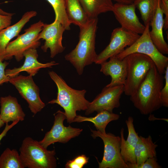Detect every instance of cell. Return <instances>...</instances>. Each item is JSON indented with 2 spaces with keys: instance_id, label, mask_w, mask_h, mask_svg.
Instances as JSON below:
<instances>
[{
  "instance_id": "obj_1",
  "label": "cell",
  "mask_w": 168,
  "mask_h": 168,
  "mask_svg": "<svg viewBox=\"0 0 168 168\" xmlns=\"http://www.w3.org/2000/svg\"><path fill=\"white\" fill-rule=\"evenodd\" d=\"M164 80V76L158 72L154 65L135 93L130 96V100L134 106L142 114H151L162 106L160 92Z\"/></svg>"
},
{
  "instance_id": "obj_2",
  "label": "cell",
  "mask_w": 168,
  "mask_h": 168,
  "mask_svg": "<svg viewBox=\"0 0 168 168\" xmlns=\"http://www.w3.org/2000/svg\"><path fill=\"white\" fill-rule=\"evenodd\" d=\"M98 18L90 19L87 24L80 27L79 41L75 48L65 56L66 60L74 67L79 75L85 67L94 63L97 54L95 40Z\"/></svg>"
},
{
  "instance_id": "obj_3",
  "label": "cell",
  "mask_w": 168,
  "mask_h": 168,
  "mask_svg": "<svg viewBox=\"0 0 168 168\" xmlns=\"http://www.w3.org/2000/svg\"><path fill=\"white\" fill-rule=\"evenodd\" d=\"M48 73L58 89L57 98L49 101L48 103L59 105L64 110L68 123L73 122L77 115V111L86 110L88 108L89 102L85 98L86 90L72 88L61 76L53 71H49Z\"/></svg>"
},
{
  "instance_id": "obj_4",
  "label": "cell",
  "mask_w": 168,
  "mask_h": 168,
  "mask_svg": "<svg viewBox=\"0 0 168 168\" xmlns=\"http://www.w3.org/2000/svg\"><path fill=\"white\" fill-rule=\"evenodd\" d=\"M20 156L24 168H54L57 167L55 150H47L30 137L23 140Z\"/></svg>"
},
{
  "instance_id": "obj_5",
  "label": "cell",
  "mask_w": 168,
  "mask_h": 168,
  "mask_svg": "<svg viewBox=\"0 0 168 168\" xmlns=\"http://www.w3.org/2000/svg\"><path fill=\"white\" fill-rule=\"evenodd\" d=\"M126 58L127 73L124 92L130 96L135 93L150 69L155 64L149 57L141 54H132Z\"/></svg>"
},
{
  "instance_id": "obj_6",
  "label": "cell",
  "mask_w": 168,
  "mask_h": 168,
  "mask_svg": "<svg viewBox=\"0 0 168 168\" xmlns=\"http://www.w3.org/2000/svg\"><path fill=\"white\" fill-rule=\"evenodd\" d=\"M150 26L149 24L146 26L142 35L132 44L115 56L122 59L133 53L145 54L153 60L158 72L163 75L168 66V58L159 51L152 40L149 35Z\"/></svg>"
},
{
  "instance_id": "obj_7",
  "label": "cell",
  "mask_w": 168,
  "mask_h": 168,
  "mask_svg": "<svg viewBox=\"0 0 168 168\" xmlns=\"http://www.w3.org/2000/svg\"><path fill=\"white\" fill-rule=\"evenodd\" d=\"M44 25L41 21L33 24L25 30L24 33L18 35L16 39L10 42L1 58L2 60L10 59L14 56L16 60L19 62L23 58L25 51L38 48L41 44L38 36Z\"/></svg>"
},
{
  "instance_id": "obj_8",
  "label": "cell",
  "mask_w": 168,
  "mask_h": 168,
  "mask_svg": "<svg viewBox=\"0 0 168 168\" xmlns=\"http://www.w3.org/2000/svg\"><path fill=\"white\" fill-rule=\"evenodd\" d=\"M94 138L100 137L104 144L103 156L99 168H127L120 153V137L111 133L91 129Z\"/></svg>"
},
{
  "instance_id": "obj_9",
  "label": "cell",
  "mask_w": 168,
  "mask_h": 168,
  "mask_svg": "<svg viewBox=\"0 0 168 168\" xmlns=\"http://www.w3.org/2000/svg\"><path fill=\"white\" fill-rule=\"evenodd\" d=\"M140 36L121 27L115 28L111 33L109 44L97 54L94 63L100 64L110 58L116 56L123 51L125 47L132 44Z\"/></svg>"
},
{
  "instance_id": "obj_10",
  "label": "cell",
  "mask_w": 168,
  "mask_h": 168,
  "mask_svg": "<svg viewBox=\"0 0 168 168\" xmlns=\"http://www.w3.org/2000/svg\"><path fill=\"white\" fill-rule=\"evenodd\" d=\"M9 82L15 86L22 98L27 101L29 109L34 115L45 107V104L40 96L39 88L32 76L17 75L10 78Z\"/></svg>"
},
{
  "instance_id": "obj_11",
  "label": "cell",
  "mask_w": 168,
  "mask_h": 168,
  "mask_svg": "<svg viewBox=\"0 0 168 168\" xmlns=\"http://www.w3.org/2000/svg\"><path fill=\"white\" fill-rule=\"evenodd\" d=\"M54 115V120L51 129L39 141L40 144L45 148L55 142L66 143L72 138L78 136L82 131V129L73 128L70 125L68 127L64 125L63 121L66 119L64 112L59 110Z\"/></svg>"
},
{
  "instance_id": "obj_12",
  "label": "cell",
  "mask_w": 168,
  "mask_h": 168,
  "mask_svg": "<svg viewBox=\"0 0 168 168\" xmlns=\"http://www.w3.org/2000/svg\"><path fill=\"white\" fill-rule=\"evenodd\" d=\"M124 92V85L105 86L94 100L89 102L85 110V114L88 115L95 111L98 113L105 110L113 112L114 109L120 107V99Z\"/></svg>"
},
{
  "instance_id": "obj_13",
  "label": "cell",
  "mask_w": 168,
  "mask_h": 168,
  "mask_svg": "<svg viewBox=\"0 0 168 168\" xmlns=\"http://www.w3.org/2000/svg\"><path fill=\"white\" fill-rule=\"evenodd\" d=\"M65 30L63 26L55 19L50 24H44L39 35L38 39L45 40L41 49L44 52H46L49 49L51 58H54L64 50L65 48L62 45V41L63 35Z\"/></svg>"
},
{
  "instance_id": "obj_14",
  "label": "cell",
  "mask_w": 168,
  "mask_h": 168,
  "mask_svg": "<svg viewBox=\"0 0 168 168\" xmlns=\"http://www.w3.org/2000/svg\"><path fill=\"white\" fill-rule=\"evenodd\" d=\"M134 4H125L116 2L112 11L115 17L123 29L138 34H142L146 26L139 21L135 12Z\"/></svg>"
},
{
  "instance_id": "obj_15",
  "label": "cell",
  "mask_w": 168,
  "mask_h": 168,
  "mask_svg": "<svg viewBox=\"0 0 168 168\" xmlns=\"http://www.w3.org/2000/svg\"><path fill=\"white\" fill-rule=\"evenodd\" d=\"M23 56L25 57V60L23 65L19 68L6 69L5 74L7 76L12 77L23 71L26 72L29 75L33 76L36 74L41 68H51L52 66L58 64L54 61L45 63L39 62L37 60L38 55L36 49H30L25 51Z\"/></svg>"
},
{
  "instance_id": "obj_16",
  "label": "cell",
  "mask_w": 168,
  "mask_h": 168,
  "mask_svg": "<svg viewBox=\"0 0 168 168\" xmlns=\"http://www.w3.org/2000/svg\"><path fill=\"white\" fill-rule=\"evenodd\" d=\"M108 61L101 63L100 72L106 76L111 77L110 82L106 86L111 87L124 85L127 73V63L126 57L122 59L118 58L116 56L109 58Z\"/></svg>"
},
{
  "instance_id": "obj_17",
  "label": "cell",
  "mask_w": 168,
  "mask_h": 168,
  "mask_svg": "<svg viewBox=\"0 0 168 168\" xmlns=\"http://www.w3.org/2000/svg\"><path fill=\"white\" fill-rule=\"evenodd\" d=\"M133 122V118L131 116H129L125 121L128 132L126 140L124 137V128L120 131V153L126 164L136 163L134 151L139 136L135 131Z\"/></svg>"
},
{
  "instance_id": "obj_18",
  "label": "cell",
  "mask_w": 168,
  "mask_h": 168,
  "mask_svg": "<svg viewBox=\"0 0 168 168\" xmlns=\"http://www.w3.org/2000/svg\"><path fill=\"white\" fill-rule=\"evenodd\" d=\"M0 103V118L5 124L24 120L26 114L16 97L11 96L2 97Z\"/></svg>"
},
{
  "instance_id": "obj_19",
  "label": "cell",
  "mask_w": 168,
  "mask_h": 168,
  "mask_svg": "<svg viewBox=\"0 0 168 168\" xmlns=\"http://www.w3.org/2000/svg\"><path fill=\"white\" fill-rule=\"evenodd\" d=\"M37 14L35 11L27 12L16 23L0 31V59L3 55L7 46L11 40L17 36L25 25Z\"/></svg>"
},
{
  "instance_id": "obj_20",
  "label": "cell",
  "mask_w": 168,
  "mask_h": 168,
  "mask_svg": "<svg viewBox=\"0 0 168 168\" xmlns=\"http://www.w3.org/2000/svg\"><path fill=\"white\" fill-rule=\"evenodd\" d=\"M163 15L159 2L155 14L150 24L152 30L149 31V35L152 40L159 51L163 54H168V45L163 35Z\"/></svg>"
},
{
  "instance_id": "obj_21",
  "label": "cell",
  "mask_w": 168,
  "mask_h": 168,
  "mask_svg": "<svg viewBox=\"0 0 168 168\" xmlns=\"http://www.w3.org/2000/svg\"><path fill=\"white\" fill-rule=\"evenodd\" d=\"M157 146L150 135L147 138L139 136L134 151L136 164H141L148 158L156 157V149Z\"/></svg>"
},
{
  "instance_id": "obj_22",
  "label": "cell",
  "mask_w": 168,
  "mask_h": 168,
  "mask_svg": "<svg viewBox=\"0 0 168 168\" xmlns=\"http://www.w3.org/2000/svg\"><path fill=\"white\" fill-rule=\"evenodd\" d=\"M89 19L97 18L100 14L112 12V0H79Z\"/></svg>"
},
{
  "instance_id": "obj_23",
  "label": "cell",
  "mask_w": 168,
  "mask_h": 168,
  "mask_svg": "<svg viewBox=\"0 0 168 168\" xmlns=\"http://www.w3.org/2000/svg\"><path fill=\"white\" fill-rule=\"evenodd\" d=\"M67 15L71 24L79 28L85 25L89 19L79 0H65Z\"/></svg>"
},
{
  "instance_id": "obj_24",
  "label": "cell",
  "mask_w": 168,
  "mask_h": 168,
  "mask_svg": "<svg viewBox=\"0 0 168 168\" xmlns=\"http://www.w3.org/2000/svg\"><path fill=\"white\" fill-rule=\"evenodd\" d=\"M120 117L119 115L105 110L98 112L94 117H86L77 115L73 122L88 121L92 123L97 130L105 132V128L108 124L113 121L117 120Z\"/></svg>"
},
{
  "instance_id": "obj_25",
  "label": "cell",
  "mask_w": 168,
  "mask_h": 168,
  "mask_svg": "<svg viewBox=\"0 0 168 168\" xmlns=\"http://www.w3.org/2000/svg\"><path fill=\"white\" fill-rule=\"evenodd\" d=\"M160 0H135L133 3L140 12L146 26L150 24L155 14Z\"/></svg>"
},
{
  "instance_id": "obj_26",
  "label": "cell",
  "mask_w": 168,
  "mask_h": 168,
  "mask_svg": "<svg viewBox=\"0 0 168 168\" xmlns=\"http://www.w3.org/2000/svg\"><path fill=\"white\" fill-rule=\"evenodd\" d=\"M20 154L15 149L7 148L0 156V168H24Z\"/></svg>"
},
{
  "instance_id": "obj_27",
  "label": "cell",
  "mask_w": 168,
  "mask_h": 168,
  "mask_svg": "<svg viewBox=\"0 0 168 168\" xmlns=\"http://www.w3.org/2000/svg\"><path fill=\"white\" fill-rule=\"evenodd\" d=\"M52 6L55 14V19L63 26L66 30L70 29L71 23L68 19L66 11L65 0H46Z\"/></svg>"
},
{
  "instance_id": "obj_28",
  "label": "cell",
  "mask_w": 168,
  "mask_h": 168,
  "mask_svg": "<svg viewBox=\"0 0 168 168\" xmlns=\"http://www.w3.org/2000/svg\"><path fill=\"white\" fill-rule=\"evenodd\" d=\"M89 158L84 154L76 156L68 161L65 165L66 168H82L88 162Z\"/></svg>"
},
{
  "instance_id": "obj_29",
  "label": "cell",
  "mask_w": 168,
  "mask_h": 168,
  "mask_svg": "<svg viewBox=\"0 0 168 168\" xmlns=\"http://www.w3.org/2000/svg\"><path fill=\"white\" fill-rule=\"evenodd\" d=\"M127 168H160L161 166L157 162L156 157L148 158L143 163L137 165L136 164H127Z\"/></svg>"
},
{
  "instance_id": "obj_30",
  "label": "cell",
  "mask_w": 168,
  "mask_h": 168,
  "mask_svg": "<svg viewBox=\"0 0 168 168\" xmlns=\"http://www.w3.org/2000/svg\"><path fill=\"white\" fill-rule=\"evenodd\" d=\"M164 84L160 92V97L162 105L168 107V66L164 73Z\"/></svg>"
},
{
  "instance_id": "obj_31",
  "label": "cell",
  "mask_w": 168,
  "mask_h": 168,
  "mask_svg": "<svg viewBox=\"0 0 168 168\" xmlns=\"http://www.w3.org/2000/svg\"><path fill=\"white\" fill-rule=\"evenodd\" d=\"M159 5L163 14L165 15L163 29L167 30L168 29V0H160Z\"/></svg>"
},
{
  "instance_id": "obj_32",
  "label": "cell",
  "mask_w": 168,
  "mask_h": 168,
  "mask_svg": "<svg viewBox=\"0 0 168 168\" xmlns=\"http://www.w3.org/2000/svg\"><path fill=\"white\" fill-rule=\"evenodd\" d=\"M8 64L7 62H3V61L0 59V85L9 81L10 77L6 75L5 70Z\"/></svg>"
},
{
  "instance_id": "obj_33",
  "label": "cell",
  "mask_w": 168,
  "mask_h": 168,
  "mask_svg": "<svg viewBox=\"0 0 168 168\" xmlns=\"http://www.w3.org/2000/svg\"><path fill=\"white\" fill-rule=\"evenodd\" d=\"M12 16L0 14V31L10 26Z\"/></svg>"
},
{
  "instance_id": "obj_34",
  "label": "cell",
  "mask_w": 168,
  "mask_h": 168,
  "mask_svg": "<svg viewBox=\"0 0 168 168\" xmlns=\"http://www.w3.org/2000/svg\"><path fill=\"white\" fill-rule=\"evenodd\" d=\"M19 121V120H16L13 121L11 124H8V123L6 124V126L4 130L0 134V144H1V141L2 138L6 135L8 131L14 126L17 124Z\"/></svg>"
},
{
  "instance_id": "obj_35",
  "label": "cell",
  "mask_w": 168,
  "mask_h": 168,
  "mask_svg": "<svg viewBox=\"0 0 168 168\" xmlns=\"http://www.w3.org/2000/svg\"><path fill=\"white\" fill-rule=\"evenodd\" d=\"M116 2L125 4L133 3L135 0H113Z\"/></svg>"
},
{
  "instance_id": "obj_36",
  "label": "cell",
  "mask_w": 168,
  "mask_h": 168,
  "mask_svg": "<svg viewBox=\"0 0 168 168\" xmlns=\"http://www.w3.org/2000/svg\"><path fill=\"white\" fill-rule=\"evenodd\" d=\"M0 14L5 15H9L13 16L14 14L13 13H10L6 12L0 8Z\"/></svg>"
},
{
  "instance_id": "obj_37",
  "label": "cell",
  "mask_w": 168,
  "mask_h": 168,
  "mask_svg": "<svg viewBox=\"0 0 168 168\" xmlns=\"http://www.w3.org/2000/svg\"><path fill=\"white\" fill-rule=\"evenodd\" d=\"M5 123L0 118V128L3 126Z\"/></svg>"
}]
</instances>
